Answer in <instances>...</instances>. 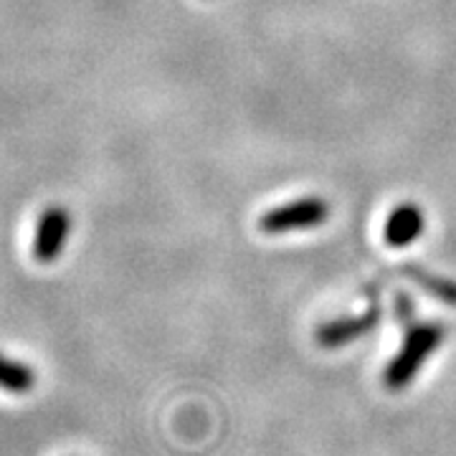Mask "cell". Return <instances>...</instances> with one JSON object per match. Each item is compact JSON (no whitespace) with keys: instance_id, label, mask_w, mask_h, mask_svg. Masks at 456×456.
<instances>
[{"instance_id":"cell-1","label":"cell","mask_w":456,"mask_h":456,"mask_svg":"<svg viewBox=\"0 0 456 456\" xmlns=\"http://www.w3.org/2000/svg\"><path fill=\"white\" fill-rule=\"evenodd\" d=\"M446 327L444 322H411V327L403 335L401 350L393 355L388 368L383 370V386L391 393L406 391L413 383V378L421 373L426 360L431 358L441 347V342L446 338Z\"/></svg>"},{"instance_id":"cell-2","label":"cell","mask_w":456,"mask_h":456,"mask_svg":"<svg viewBox=\"0 0 456 456\" xmlns=\"http://www.w3.org/2000/svg\"><path fill=\"white\" fill-rule=\"evenodd\" d=\"M330 203L322 198H297L292 203L277 206L269 213H264L259 218V228L264 233H292V231H310V228H320L330 218Z\"/></svg>"},{"instance_id":"cell-3","label":"cell","mask_w":456,"mask_h":456,"mask_svg":"<svg viewBox=\"0 0 456 456\" xmlns=\"http://www.w3.org/2000/svg\"><path fill=\"white\" fill-rule=\"evenodd\" d=\"M71 233V213L64 206H51L38 216L33 236V256L41 264H51L61 256L66 239Z\"/></svg>"},{"instance_id":"cell-4","label":"cell","mask_w":456,"mask_h":456,"mask_svg":"<svg viewBox=\"0 0 456 456\" xmlns=\"http://www.w3.org/2000/svg\"><path fill=\"white\" fill-rule=\"evenodd\" d=\"M378 322H380V307H370L368 312L355 314V317H338V320H330L325 325H320L314 332V340L325 350H338V347H345L350 342L370 335Z\"/></svg>"},{"instance_id":"cell-5","label":"cell","mask_w":456,"mask_h":456,"mask_svg":"<svg viewBox=\"0 0 456 456\" xmlns=\"http://www.w3.org/2000/svg\"><path fill=\"white\" fill-rule=\"evenodd\" d=\"M424 211L413 203H403L388 216L386 228H383V239L391 248H408L424 233Z\"/></svg>"},{"instance_id":"cell-6","label":"cell","mask_w":456,"mask_h":456,"mask_svg":"<svg viewBox=\"0 0 456 456\" xmlns=\"http://www.w3.org/2000/svg\"><path fill=\"white\" fill-rule=\"evenodd\" d=\"M36 386V373L28 362L13 360L0 353V388L8 393H31Z\"/></svg>"}]
</instances>
